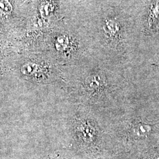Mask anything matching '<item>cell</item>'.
Wrapping results in <instances>:
<instances>
[{"instance_id": "obj_1", "label": "cell", "mask_w": 159, "mask_h": 159, "mask_svg": "<svg viewBox=\"0 0 159 159\" xmlns=\"http://www.w3.org/2000/svg\"><path fill=\"white\" fill-rule=\"evenodd\" d=\"M69 90L76 105L108 113L130 100L133 85L123 75L97 66L79 74Z\"/></svg>"}, {"instance_id": "obj_2", "label": "cell", "mask_w": 159, "mask_h": 159, "mask_svg": "<svg viewBox=\"0 0 159 159\" xmlns=\"http://www.w3.org/2000/svg\"><path fill=\"white\" fill-rule=\"evenodd\" d=\"M75 109L70 121V131L73 147L77 155L83 159L107 157L109 153L108 113L80 105H76Z\"/></svg>"}, {"instance_id": "obj_3", "label": "cell", "mask_w": 159, "mask_h": 159, "mask_svg": "<svg viewBox=\"0 0 159 159\" xmlns=\"http://www.w3.org/2000/svg\"><path fill=\"white\" fill-rule=\"evenodd\" d=\"M102 27L110 47L118 52L123 50L122 30L119 21L115 18H108L104 20Z\"/></svg>"}, {"instance_id": "obj_4", "label": "cell", "mask_w": 159, "mask_h": 159, "mask_svg": "<svg viewBox=\"0 0 159 159\" xmlns=\"http://www.w3.org/2000/svg\"><path fill=\"white\" fill-rule=\"evenodd\" d=\"M54 46L55 50L60 54L65 56V57L75 56L80 52L79 47L74 44L70 37L67 35L58 36L55 40Z\"/></svg>"}, {"instance_id": "obj_5", "label": "cell", "mask_w": 159, "mask_h": 159, "mask_svg": "<svg viewBox=\"0 0 159 159\" xmlns=\"http://www.w3.org/2000/svg\"><path fill=\"white\" fill-rule=\"evenodd\" d=\"M21 72L24 75L39 78L41 80H48V77L44 75L43 70H41L39 66L35 63H27L24 64L21 67Z\"/></svg>"}, {"instance_id": "obj_6", "label": "cell", "mask_w": 159, "mask_h": 159, "mask_svg": "<svg viewBox=\"0 0 159 159\" xmlns=\"http://www.w3.org/2000/svg\"><path fill=\"white\" fill-rule=\"evenodd\" d=\"M117 158V157H116ZM117 159H159V148H149L130 156Z\"/></svg>"}, {"instance_id": "obj_7", "label": "cell", "mask_w": 159, "mask_h": 159, "mask_svg": "<svg viewBox=\"0 0 159 159\" xmlns=\"http://www.w3.org/2000/svg\"><path fill=\"white\" fill-rule=\"evenodd\" d=\"M12 10V6L8 0H0V12L8 14Z\"/></svg>"}, {"instance_id": "obj_8", "label": "cell", "mask_w": 159, "mask_h": 159, "mask_svg": "<svg viewBox=\"0 0 159 159\" xmlns=\"http://www.w3.org/2000/svg\"><path fill=\"white\" fill-rule=\"evenodd\" d=\"M117 159L116 157H114L112 156H110V157H102V158H98V159Z\"/></svg>"}]
</instances>
